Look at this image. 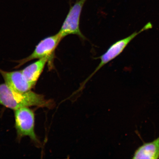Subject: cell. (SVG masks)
I'll return each mask as SVG.
<instances>
[{
  "label": "cell",
  "instance_id": "6da1fadb",
  "mask_svg": "<svg viewBox=\"0 0 159 159\" xmlns=\"http://www.w3.org/2000/svg\"><path fill=\"white\" fill-rule=\"evenodd\" d=\"M0 105L16 110L22 107L37 106L50 108L52 103L43 95L31 91L24 93L16 92L6 84H0Z\"/></svg>",
  "mask_w": 159,
  "mask_h": 159
},
{
  "label": "cell",
  "instance_id": "7a4b0ae2",
  "mask_svg": "<svg viewBox=\"0 0 159 159\" xmlns=\"http://www.w3.org/2000/svg\"><path fill=\"white\" fill-rule=\"evenodd\" d=\"M63 38L58 33L55 35L47 37L38 43L32 53L25 58L16 61L17 65L15 69L19 68L25 63L35 59L48 58L49 60L50 68H52L55 52Z\"/></svg>",
  "mask_w": 159,
  "mask_h": 159
},
{
  "label": "cell",
  "instance_id": "3957f363",
  "mask_svg": "<svg viewBox=\"0 0 159 159\" xmlns=\"http://www.w3.org/2000/svg\"><path fill=\"white\" fill-rule=\"evenodd\" d=\"M87 0H76L74 4L71 6L69 12L59 33L63 38L70 34L77 35L83 39H85L80 28V21L81 11Z\"/></svg>",
  "mask_w": 159,
  "mask_h": 159
},
{
  "label": "cell",
  "instance_id": "277c9868",
  "mask_svg": "<svg viewBox=\"0 0 159 159\" xmlns=\"http://www.w3.org/2000/svg\"><path fill=\"white\" fill-rule=\"evenodd\" d=\"M15 128L20 138L27 136L35 142L37 139L34 131V113L27 107L15 110Z\"/></svg>",
  "mask_w": 159,
  "mask_h": 159
},
{
  "label": "cell",
  "instance_id": "5b68a950",
  "mask_svg": "<svg viewBox=\"0 0 159 159\" xmlns=\"http://www.w3.org/2000/svg\"><path fill=\"white\" fill-rule=\"evenodd\" d=\"M152 24L150 22L147 23L143 28L139 32H135L129 36L125 38L117 41L111 45L107 50L106 52L101 57H99L101 60L100 63L98 66L96 67L94 72L90 75L87 81L94 75L97 71L102 68L105 65L107 64L111 61L116 58L126 48L131 41L134 39L139 34L149 29H152Z\"/></svg>",
  "mask_w": 159,
  "mask_h": 159
},
{
  "label": "cell",
  "instance_id": "8992f818",
  "mask_svg": "<svg viewBox=\"0 0 159 159\" xmlns=\"http://www.w3.org/2000/svg\"><path fill=\"white\" fill-rule=\"evenodd\" d=\"M0 74L5 84L16 92H26L34 87L26 79L21 70L7 71L0 69Z\"/></svg>",
  "mask_w": 159,
  "mask_h": 159
},
{
  "label": "cell",
  "instance_id": "52a82bcc",
  "mask_svg": "<svg viewBox=\"0 0 159 159\" xmlns=\"http://www.w3.org/2000/svg\"><path fill=\"white\" fill-rule=\"evenodd\" d=\"M48 61L49 60L47 57L39 59L21 70V72L28 81L34 86Z\"/></svg>",
  "mask_w": 159,
  "mask_h": 159
},
{
  "label": "cell",
  "instance_id": "ba28073f",
  "mask_svg": "<svg viewBox=\"0 0 159 159\" xmlns=\"http://www.w3.org/2000/svg\"><path fill=\"white\" fill-rule=\"evenodd\" d=\"M134 159H159V137L152 142L139 147L134 153Z\"/></svg>",
  "mask_w": 159,
  "mask_h": 159
}]
</instances>
